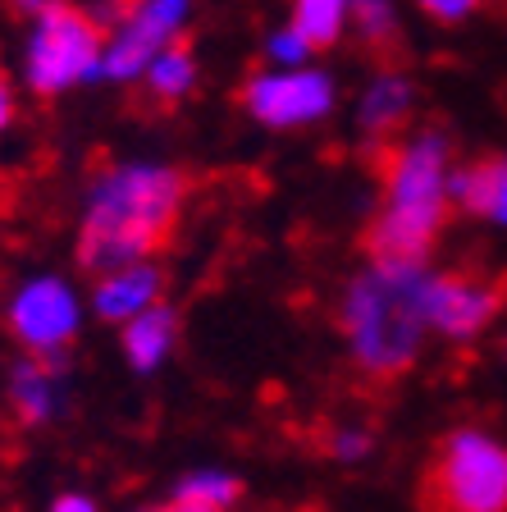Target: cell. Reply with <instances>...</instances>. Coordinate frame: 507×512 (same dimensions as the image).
Here are the masks:
<instances>
[{"instance_id": "1", "label": "cell", "mask_w": 507, "mask_h": 512, "mask_svg": "<svg viewBox=\"0 0 507 512\" xmlns=\"http://www.w3.org/2000/svg\"><path fill=\"white\" fill-rule=\"evenodd\" d=\"M188 206V174L165 160H119L92 179L78 220V266L106 275L128 261L160 256Z\"/></svg>"}, {"instance_id": "2", "label": "cell", "mask_w": 507, "mask_h": 512, "mask_svg": "<svg viewBox=\"0 0 507 512\" xmlns=\"http://www.w3.org/2000/svg\"><path fill=\"white\" fill-rule=\"evenodd\" d=\"M448 170H453V133L439 124H421L384 142V202L361 238L370 261H430L453 215Z\"/></svg>"}, {"instance_id": "3", "label": "cell", "mask_w": 507, "mask_h": 512, "mask_svg": "<svg viewBox=\"0 0 507 512\" xmlns=\"http://www.w3.org/2000/svg\"><path fill=\"white\" fill-rule=\"evenodd\" d=\"M425 275H430V261H370L343 284L338 330L348 339L361 375L398 380L416 366L430 334L421 311Z\"/></svg>"}, {"instance_id": "4", "label": "cell", "mask_w": 507, "mask_h": 512, "mask_svg": "<svg viewBox=\"0 0 507 512\" xmlns=\"http://www.w3.org/2000/svg\"><path fill=\"white\" fill-rule=\"evenodd\" d=\"M32 32L23 46V83L37 96H64L74 87L101 83L106 60V28L69 0H46L32 14Z\"/></svg>"}, {"instance_id": "5", "label": "cell", "mask_w": 507, "mask_h": 512, "mask_svg": "<svg viewBox=\"0 0 507 512\" xmlns=\"http://www.w3.org/2000/svg\"><path fill=\"white\" fill-rule=\"evenodd\" d=\"M425 512H507V444L480 426H457L425 467Z\"/></svg>"}, {"instance_id": "6", "label": "cell", "mask_w": 507, "mask_h": 512, "mask_svg": "<svg viewBox=\"0 0 507 512\" xmlns=\"http://www.w3.org/2000/svg\"><path fill=\"white\" fill-rule=\"evenodd\" d=\"M338 106V78L316 69V64H293V69H275L265 64L261 74L243 83V110L270 133H293V128H311L329 119Z\"/></svg>"}, {"instance_id": "7", "label": "cell", "mask_w": 507, "mask_h": 512, "mask_svg": "<svg viewBox=\"0 0 507 512\" xmlns=\"http://www.w3.org/2000/svg\"><path fill=\"white\" fill-rule=\"evenodd\" d=\"M83 316V298L60 275H32L28 284L14 288L10 307H5L14 343L32 357H69L78 330H83Z\"/></svg>"}, {"instance_id": "8", "label": "cell", "mask_w": 507, "mask_h": 512, "mask_svg": "<svg viewBox=\"0 0 507 512\" xmlns=\"http://www.w3.org/2000/svg\"><path fill=\"white\" fill-rule=\"evenodd\" d=\"M507 302V279L471 275V270H430L421 288V311L439 339H480Z\"/></svg>"}, {"instance_id": "9", "label": "cell", "mask_w": 507, "mask_h": 512, "mask_svg": "<svg viewBox=\"0 0 507 512\" xmlns=\"http://www.w3.org/2000/svg\"><path fill=\"white\" fill-rule=\"evenodd\" d=\"M188 19H192V0H133L128 14L115 23V32L106 37L101 74L110 83H138L151 55L183 37Z\"/></svg>"}, {"instance_id": "10", "label": "cell", "mask_w": 507, "mask_h": 512, "mask_svg": "<svg viewBox=\"0 0 507 512\" xmlns=\"http://www.w3.org/2000/svg\"><path fill=\"white\" fill-rule=\"evenodd\" d=\"M160 298H165V270L156 266V256H147V261H128V266L96 275L87 307L106 325H124V320H133Z\"/></svg>"}, {"instance_id": "11", "label": "cell", "mask_w": 507, "mask_h": 512, "mask_svg": "<svg viewBox=\"0 0 507 512\" xmlns=\"http://www.w3.org/2000/svg\"><path fill=\"white\" fill-rule=\"evenodd\" d=\"M412 115H416V83H412V74H402V69H380V74L361 87L357 110H352L357 133L370 147L393 142Z\"/></svg>"}, {"instance_id": "12", "label": "cell", "mask_w": 507, "mask_h": 512, "mask_svg": "<svg viewBox=\"0 0 507 512\" xmlns=\"http://www.w3.org/2000/svg\"><path fill=\"white\" fill-rule=\"evenodd\" d=\"M179 339H183V320L165 298L151 302L147 311H138L133 320L119 325V352H124V362L133 375H156L174 357Z\"/></svg>"}, {"instance_id": "13", "label": "cell", "mask_w": 507, "mask_h": 512, "mask_svg": "<svg viewBox=\"0 0 507 512\" xmlns=\"http://www.w3.org/2000/svg\"><path fill=\"white\" fill-rule=\"evenodd\" d=\"M448 202L462 215H480V220L507 229V151L471 165H453L448 170Z\"/></svg>"}, {"instance_id": "14", "label": "cell", "mask_w": 507, "mask_h": 512, "mask_svg": "<svg viewBox=\"0 0 507 512\" xmlns=\"http://www.w3.org/2000/svg\"><path fill=\"white\" fill-rule=\"evenodd\" d=\"M64 357H23L10 371V407L23 426H51L64 407Z\"/></svg>"}, {"instance_id": "15", "label": "cell", "mask_w": 507, "mask_h": 512, "mask_svg": "<svg viewBox=\"0 0 507 512\" xmlns=\"http://www.w3.org/2000/svg\"><path fill=\"white\" fill-rule=\"evenodd\" d=\"M138 83H147V96L156 101V106H183L201 83L197 55H192L183 42L160 46V51L147 60V69H142Z\"/></svg>"}, {"instance_id": "16", "label": "cell", "mask_w": 507, "mask_h": 512, "mask_svg": "<svg viewBox=\"0 0 507 512\" xmlns=\"http://www.w3.org/2000/svg\"><path fill=\"white\" fill-rule=\"evenodd\" d=\"M288 23L307 37L311 51H334L352 28V0H293Z\"/></svg>"}, {"instance_id": "17", "label": "cell", "mask_w": 507, "mask_h": 512, "mask_svg": "<svg viewBox=\"0 0 507 512\" xmlns=\"http://www.w3.org/2000/svg\"><path fill=\"white\" fill-rule=\"evenodd\" d=\"M174 494L179 499H197V503H215V508H238L247 494L243 476H233V471H220V467H197V471H183L174 480Z\"/></svg>"}, {"instance_id": "18", "label": "cell", "mask_w": 507, "mask_h": 512, "mask_svg": "<svg viewBox=\"0 0 507 512\" xmlns=\"http://www.w3.org/2000/svg\"><path fill=\"white\" fill-rule=\"evenodd\" d=\"M370 51H389L398 42V5L393 0H352V28Z\"/></svg>"}, {"instance_id": "19", "label": "cell", "mask_w": 507, "mask_h": 512, "mask_svg": "<svg viewBox=\"0 0 507 512\" xmlns=\"http://www.w3.org/2000/svg\"><path fill=\"white\" fill-rule=\"evenodd\" d=\"M311 42L293 23H279V28L265 32V64H275V69H293V64H311Z\"/></svg>"}, {"instance_id": "20", "label": "cell", "mask_w": 507, "mask_h": 512, "mask_svg": "<svg viewBox=\"0 0 507 512\" xmlns=\"http://www.w3.org/2000/svg\"><path fill=\"white\" fill-rule=\"evenodd\" d=\"M325 453L338 467H361V462L375 453V435H370L366 426H338V430H329Z\"/></svg>"}, {"instance_id": "21", "label": "cell", "mask_w": 507, "mask_h": 512, "mask_svg": "<svg viewBox=\"0 0 507 512\" xmlns=\"http://www.w3.org/2000/svg\"><path fill=\"white\" fill-rule=\"evenodd\" d=\"M480 5H485V0H416V10L430 23H439V28H457V23L476 19Z\"/></svg>"}, {"instance_id": "22", "label": "cell", "mask_w": 507, "mask_h": 512, "mask_svg": "<svg viewBox=\"0 0 507 512\" xmlns=\"http://www.w3.org/2000/svg\"><path fill=\"white\" fill-rule=\"evenodd\" d=\"M46 512H101V508H96V499H87V494L69 490V494H55Z\"/></svg>"}, {"instance_id": "23", "label": "cell", "mask_w": 507, "mask_h": 512, "mask_svg": "<svg viewBox=\"0 0 507 512\" xmlns=\"http://www.w3.org/2000/svg\"><path fill=\"white\" fill-rule=\"evenodd\" d=\"M151 512H229V508H215V503H197V499H179V494H169L160 508Z\"/></svg>"}, {"instance_id": "24", "label": "cell", "mask_w": 507, "mask_h": 512, "mask_svg": "<svg viewBox=\"0 0 507 512\" xmlns=\"http://www.w3.org/2000/svg\"><path fill=\"white\" fill-rule=\"evenodd\" d=\"M14 124V87L10 78H5V69H0V133Z\"/></svg>"}, {"instance_id": "25", "label": "cell", "mask_w": 507, "mask_h": 512, "mask_svg": "<svg viewBox=\"0 0 507 512\" xmlns=\"http://www.w3.org/2000/svg\"><path fill=\"white\" fill-rule=\"evenodd\" d=\"M10 5H14V10H19V14H37V10H42V5H46V0H10Z\"/></svg>"}]
</instances>
